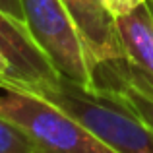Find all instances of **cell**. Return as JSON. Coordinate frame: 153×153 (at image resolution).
<instances>
[{
	"instance_id": "obj_4",
	"label": "cell",
	"mask_w": 153,
	"mask_h": 153,
	"mask_svg": "<svg viewBox=\"0 0 153 153\" xmlns=\"http://www.w3.org/2000/svg\"><path fill=\"white\" fill-rule=\"evenodd\" d=\"M114 27L122 58L114 64L101 66L108 68V74L116 79L114 85L108 87H130L153 97V10L149 2L126 16L114 18Z\"/></svg>"
},
{
	"instance_id": "obj_3",
	"label": "cell",
	"mask_w": 153,
	"mask_h": 153,
	"mask_svg": "<svg viewBox=\"0 0 153 153\" xmlns=\"http://www.w3.org/2000/svg\"><path fill=\"white\" fill-rule=\"evenodd\" d=\"M22 8L27 29L60 78L82 87L97 85L93 62L66 4L62 0H22Z\"/></svg>"
},
{
	"instance_id": "obj_9",
	"label": "cell",
	"mask_w": 153,
	"mask_h": 153,
	"mask_svg": "<svg viewBox=\"0 0 153 153\" xmlns=\"http://www.w3.org/2000/svg\"><path fill=\"white\" fill-rule=\"evenodd\" d=\"M147 0H101L105 10L112 16V18H120V16L130 14L132 10H136L138 6L146 4Z\"/></svg>"
},
{
	"instance_id": "obj_6",
	"label": "cell",
	"mask_w": 153,
	"mask_h": 153,
	"mask_svg": "<svg viewBox=\"0 0 153 153\" xmlns=\"http://www.w3.org/2000/svg\"><path fill=\"white\" fill-rule=\"evenodd\" d=\"M79 27L95 72L101 66L122 58L114 18L105 10L101 0H62Z\"/></svg>"
},
{
	"instance_id": "obj_5",
	"label": "cell",
	"mask_w": 153,
	"mask_h": 153,
	"mask_svg": "<svg viewBox=\"0 0 153 153\" xmlns=\"http://www.w3.org/2000/svg\"><path fill=\"white\" fill-rule=\"evenodd\" d=\"M0 52L8 60L6 78L19 82H58L60 74L41 47L35 43L25 22L16 19L0 10Z\"/></svg>"
},
{
	"instance_id": "obj_7",
	"label": "cell",
	"mask_w": 153,
	"mask_h": 153,
	"mask_svg": "<svg viewBox=\"0 0 153 153\" xmlns=\"http://www.w3.org/2000/svg\"><path fill=\"white\" fill-rule=\"evenodd\" d=\"M0 153H41V149L18 124L0 116Z\"/></svg>"
},
{
	"instance_id": "obj_11",
	"label": "cell",
	"mask_w": 153,
	"mask_h": 153,
	"mask_svg": "<svg viewBox=\"0 0 153 153\" xmlns=\"http://www.w3.org/2000/svg\"><path fill=\"white\" fill-rule=\"evenodd\" d=\"M147 2H149V6H151V10H153V0H147Z\"/></svg>"
},
{
	"instance_id": "obj_2",
	"label": "cell",
	"mask_w": 153,
	"mask_h": 153,
	"mask_svg": "<svg viewBox=\"0 0 153 153\" xmlns=\"http://www.w3.org/2000/svg\"><path fill=\"white\" fill-rule=\"evenodd\" d=\"M0 116L18 124L41 153H118L66 111L22 89H4Z\"/></svg>"
},
{
	"instance_id": "obj_10",
	"label": "cell",
	"mask_w": 153,
	"mask_h": 153,
	"mask_svg": "<svg viewBox=\"0 0 153 153\" xmlns=\"http://www.w3.org/2000/svg\"><path fill=\"white\" fill-rule=\"evenodd\" d=\"M0 10L6 12L8 16L16 19L23 22V8H22V0H0Z\"/></svg>"
},
{
	"instance_id": "obj_8",
	"label": "cell",
	"mask_w": 153,
	"mask_h": 153,
	"mask_svg": "<svg viewBox=\"0 0 153 153\" xmlns=\"http://www.w3.org/2000/svg\"><path fill=\"white\" fill-rule=\"evenodd\" d=\"M114 89L118 91L124 101L132 107V111H134L146 124H149L153 128V97H147V95L140 93V91H134V89H130V87H114Z\"/></svg>"
},
{
	"instance_id": "obj_1",
	"label": "cell",
	"mask_w": 153,
	"mask_h": 153,
	"mask_svg": "<svg viewBox=\"0 0 153 153\" xmlns=\"http://www.w3.org/2000/svg\"><path fill=\"white\" fill-rule=\"evenodd\" d=\"M2 89H22L56 105L89 128L118 153H153V128L146 124L114 87H82L66 78L58 82H19L0 76Z\"/></svg>"
}]
</instances>
